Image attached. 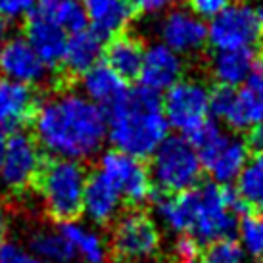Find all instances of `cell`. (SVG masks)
<instances>
[{"instance_id":"obj_1","label":"cell","mask_w":263,"mask_h":263,"mask_svg":"<svg viewBox=\"0 0 263 263\" xmlns=\"http://www.w3.org/2000/svg\"><path fill=\"white\" fill-rule=\"evenodd\" d=\"M33 125L39 144L64 158H88L106 139L104 110L71 90L41 104Z\"/></svg>"},{"instance_id":"obj_2","label":"cell","mask_w":263,"mask_h":263,"mask_svg":"<svg viewBox=\"0 0 263 263\" xmlns=\"http://www.w3.org/2000/svg\"><path fill=\"white\" fill-rule=\"evenodd\" d=\"M104 116L117 152L137 160L152 156L167 139L169 123L163 116L160 92L150 88L127 90L117 102L104 108Z\"/></svg>"},{"instance_id":"obj_3","label":"cell","mask_w":263,"mask_h":263,"mask_svg":"<svg viewBox=\"0 0 263 263\" xmlns=\"http://www.w3.org/2000/svg\"><path fill=\"white\" fill-rule=\"evenodd\" d=\"M85 183L87 169L83 163L46 156L35 177L33 190L43 196L46 215L60 225H66L79 219L85 210Z\"/></svg>"},{"instance_id":"obj_4","label":"cell","mask_w":263,"mask_h":263,"mask_svg":"<svg viewBox=\"0 0 263 263\" xmlns=\"http://www.w3.org/2000/svg\"><path fill=\"white\" fill-rule=\"evenodd\" d=\"M186 140L196 150L202 169H205L213 181L223 186L238 179L250 158L248 144L240 139L225 135L212 119H205L194 131H190Z\"/></svg>"},{"instance_id":"obj_5","label":"cell","mask_w":263,"mask_h":263,"mask_svg":"<svg viewBox=\"0 0 263 263\" xmlns=\"http://www.w3.org/2000/svg\"><path fill=\"white\" fill-rule=\"evenodd\" d=\"M196 192L198 210L190 236L200 246H208L223 238H233L238 225L236 213H246V208L236 190L217 183H204L198 184Z\"/></svg>"},{"instance_id":"obj_6","label":"cell","mask_w":263,"mask_h":263,"mask_svg":"<svg viewBox=\"0 0 263 263\" xmlns=\"http://www.w3.org/2000/svg\"><path fill=\"white\" fill-rule=\"evenodd\" d=\"M202 163L196 150L183 137H167L154 152V183L165 194H183L194 190L202 179Z\"/></svg>"},{"instance_id":"obj_7","label":"cell","mask_w":263,"mask_h":263,"mask_svg":"<svg viewBox=\"0 0 263 263\" xmlns=\"http://www.w3.org/2000/svg\"><path fill=\"white\" fill-rule=\"evenodd\" d=\"M208 39L217 50L250 48L263 41V8L236 4L215 15L208 27Z\"/></svg>"},{"instance_id":"obj_8","label":"cell","mask_w":263,"mask_h":263,"mask_svg":"<svg viewBox=\"0 0 263 263\" xmlns=\"http://www.w3.org/2000/svg\"><path fill=\"white\" fill-rule=\"evenodd\" d=\"M160 248V233L154 219L142 210H129L117 221L110 238V254L119 263L152 257Z\"/></svg>"},{"instance_id":"obj_9","label":"cell","mask_w":263,"mask_h":263,"mask_svg":"<svg viewBox=\"0 0 263 263\" xmlns=\"http://www.w3.org/2000/svg\"><path fill=\"white\" fill-rule=\"evenodd\" d=\"M46 158L35 135L25 131H14L8 139L6 156L2 163V181L12 194H25L33 189L41 163Z\"/></svg>"},{"instance_id":"obj_10","label":"cell","mask_w":263,"mask_h":263,"mask_svg":"<svg viewBox=\"0 0 263 263\" xmlns=\"http://www.w3.org/2000/svg\"><path fill=\"white\" fill-rule=\"evenodd\" d=\"M161 106L167 123L186 135L208 119L210 90L202 81L181 79L167 90Z\"/></svg>"},{"instance_id":"obj_11","label":"cell","mask_w":263,"mask_h":263,"mask_svg":"<svg viewBox=\"0 0 263 263\" xmlns=\"http://www.w3.org/2000/svg\"><path fill=\"white\" fill-rule=\"evenodd\" d=\"M100 169L117 186L123 204L129 210H140L152 194V177L148 167L137 158L123 152H106L100 161Z\"/></svg>"},{"instance_id":"obj_12","label":"cell","mask_w":263,"mask_h":263,"mask_svg":"<svg viewBox=\"0 0 263 263\" xmlns=\"http://www.w3.org/2000/svg\"><path fill=\"white\" fill-rule=\"evenodd\" d=\"M41 100L29 85L15 81H0V129H15L33 125Z\"/></svg>"},{"instance_id":"obj_13","label":"cell","mask_w":263,"mask_h":263,"mask_svg":"<svg viewBox=\"0 0 263 263\" xmlns=\"http://www.w3.org/2000/svg\"><path fill=\"white\" fill-rule=\"evenodd\" d=\"M25 37L29 41L31 48L37 52V56L43 60L44 66H50L58 69L62 66V60L66 54L67 33L56 23L44 20L35 12H29L23 23Z\"/></svg>"},{"instance_id":"obj_14","label":"cell","mask_w":263,"mask_h":263,"mask_svg":"<svg viewBox=\"0 0 263 263\" xmlns=\"http://www.w3.org/2000/svg\"><path fill=\"white\" fill-rule=\"evenodd\" d=\"M144 46L142 41L129 35L127 31L111 37L104 44V64L125 83L137 81L142 71L144 62Z\"/></svg>"},{"instance_id":"obj_15","label":"cell","mask_w":263,"mask_h":263,"mask_svg":"<svg viewBox=\"0 0 263 263\" xmlns=\"http://www.w3.org/2000/svg\"><path fill=\"white\" fill-rule=\"evenodd\" d=\"M181 75H183V62L179 54H175L165 44H154L144 54L139 79L144 88L160 92L177 85L181 81Z\"/></svg>"},{"instance_id":"obj_16","label":"cell","mask_w":263,"mask_h":263,"mask_svg":"<svg viewBox=\"0 0 263 263\" xmlns=\"http://www.w3.org/2000/svg\"><path fill=\"white\" fill-rule=\"evenodd\" d=\"M161 37L175 54H194L204 48L208 27L186 12H171L161 25Z\"/></svg>"},{"instance_id":"obj_17","label":"cell","mask_w":263,"mask_h":263,"mask_svg":"<svg viewBox=\"0 0 263 263\" xmlns=\"http://www.w3.org/2000/svg\"><path fill=\"white\" fill-rule=\"evenodd\" d=\"M0 71L15 83H39L44 77V64L23 39H12L0 50Z\"/></svg>"},{"instance_id":"obj_18","label":"cell","mask_w":263,"mask_h":263,"mask_svg":"<svg viewBox=\"0 0 263 263\" xmlns=\"http://www.w3.org/2000/svg\"><path fill=\"white\" fill-rule=\"evenodd\" d=\"M121 202V194L110 177L100 167H96L87 177L83 204L88 217L98 225H108L116 217L117 205Z\"/></svg>"},{"instance_id":"obj_19","label":"cell","mask_w":263,"mask_h":263,"mask_svg":"<svg viewBox=\"0 0 263 263\" xmlns=\"http://www.w3.org/2000/svg\"><path fill=\"white\" fill-rule=\"evenodd\" d=\"M83 8L92 20V31L106 43L127 31V25L137 15L131 0H83Z\"/></svg>"},{"instance_id":"obj_20","label":"cell","mask_w":263,"mask_h":263,"mask_svg":"<svg viewBox=\"0 0 263 263\" xmlns=\"http://www.w3.org/2000/svg\"><path fill=\"white\" fill-rule=\"evenodd\" d=\"M256 54L252 48L217 50L210 58V73L219 87L234 88L248 79L256 66Z\"/></svg>"},{"instance_id":"obj_21","label":"cell","mask_w":263,"mask_h":263,"mask_svg":"<svg viewBox=\"0 0 263 263\" xmlns=\"http://www.w3.org/2000/svg\"><path fill=\"white\" fill-rule=\"evenodd\" d=\"M31 12L56 23L71 35L87 29V12L81 0H37Z\"/></svg>"},{"instance_id":"obj_22","label":"cell","mask_w":263,"mask_h":263,"mask_svg":"<svg viewBox=\"0 0 263 263\" xmlns=\"http://www.w3.org/2000/svg\"><path fill=\"white\" fill-rule=\"evenodd\" d=\"M83 87L87 90V95L92 100L102 104L104 108L117 102L127 92L125 81L119 79L106 64H96L95 67H90L83 75Z\"/></svg>"},{"instance_id":"obj_23","label":"cell","mask_w":263,"mask_h":263,"mask_svg":"<svg viewBox=\"0 0 263 263\" xmlns=\"http://www.w3.org/2000/svg\"><path fill=\"white\" fill-rule=\"evenodd\" d=\"M263 119V98L250 88L234 90L233 102L229 106L223 121L234 131H248Z\"/></svg>"},{"instance_id":"obj_24","label":"cell","mask_w":263,"mask_h":263,"mask_svg":"<svg viewBox=\"0 0 263 263\" xmlns=\"http://www.w3.org/2000/svg\"><path fill=\"white\" fill-rule=\"evenodd\" d=\"M234 190L246 208V213H263V154H254L246 161Z\"/></svg>"},{"instance_id":"obj_25","label":"cell","mask_w":263,"mask_h":263,"mask_svg":"<svg viewBox=\"0 0 263 263\" xmlns=\"http://www.w3.org/2000/svg\"><path fill=\"white\" fill-rule=\"evenodd\" d=\"M29 246L48 263H69L75 257V248L62 233H37L31 238Z\"/></svg>"},{"instance_id":"obj_26","label":"cell","mask_w":263,"mask_h":263,"mask_svg":"<svg viewBox=\"0 0 263 263\" xmlns=\"http://www.w3.org/2000/svg\"><path fill=\"white\" fill-rule=\"evenodd\" d=\"M62 234L71 242L75 252H79L87 263H104L106 259V248L102 240L92 233H87L83 227L66 223L62 225Z\"/></svg>"},{"instance_id":"obj_27","label":"cell","mask_w":263,"mask_h":263,"mask_svg":"<svg viewBox=\"0 0 263 263\" xmlns=\"http://www.w3.org/2000/svg\"><path fill=\"white\" fill-rule=\"evenodd\" d=\"M238 231L242 236V244L250 252V256L263 263V213H244Z\"/></svg>"},{"instance_id":"obj_28","label":"cell","mask_w":263,"mask_h":263,"mask_svg":"<svg viewBox=\"0 0 263 263\" xmlns=\"http://www.w3.org/2000/svg\"><path fill=\"white\" fill-rule=\"evenodd\" d=\"M242 246L234 238H223V240L208 244L202 250L200 263H242Z\"/></svg>"},{"instance_id":"obj_29","label":"cell","mask_w":263,"mask_h":263,"mask_svg":"<svg viewBox=\"0 0 263 263\" xmlns=\"http://www.w3.org/2000/svg\"><path fill=\"white\" fill-rule=\"evenodd\" d=\"M202 256V246L190 234H181L169 254V263H198Z\"/></svg>"},{"instance_id":"obj_30","label":"cell","mask_w":263,"mask_h":263,"mask_svg":"<svg viewBox=\"0 0 263 263\" xmlns=\"http://www.w3.org/2000/svg\"><path fill=\"white\" fill-rule=\"evenodd\" d=\"M189 8L198 17H215L236 0H186Z\"/></svg>"},{"instance_id":"obj_31","label":"cell","mask_w":263,"mask_h":263,"mask_svg":"<svg viewBox=\"0 0 263 263\" xmlns=\"http://www.w3.org/2000/svg\"><path fill=\"white\" fill-rule=\"evenodd\" d=\"M0 263H41L37 257H33L31 254L23 252L20 246L15 244H0Z\"/></svg>"},{"instance_id":"obj_32","label":"cell","mask_w":263,"mask_h":263,"mask_svg":"<svg viewBox=\"0 0 263 263\" xmlns=\"http://www.w3.org/2000/svg\"><path fill=\"white\" fill-rule=\"evenodd\" d=\"M37 0H0V15L6 17H15L20 14H29L35 8Z\"/></svg>"},{"instance_id":"obj_33","label":"cell","mask_w":263,"mask_h":263,"mask_svg":"<svg viewBox=\"0 0 263 263\" xmlns=\"http://www.w3.org/2000/svg\"><path fill=\"white\" fill-rule=\"evenodd\" d=\"M177 0H131L133 8L137 10V14H150V12H160L163 8L175 4Z\"/></svg>"},{"instance_id":"obj_34","label":"cell","mask_w":263,"mask_h":263,"mask_svg":"<svg viewBox=\"0 0 263 263\" xmlns=\"http://www.w3.org/2000/svg\"><path fill=\"white\" fill-rule=\"evenodd\" d=\"M246 144H248V148L254 154H263V119L256 125V127L250 129Z\"/></svg>"},{"instance_id":"obj_35","label":"cell","mask_w":263,"mask_h":263,"mask_svg":"<svg viewBox=\"0 0 263 263\" xmlns=\"http://www.w3.org/2000/svg\"><path fill=\"white\" fill-rule=\"evenodd\" d=\"M246 81H248L246 88H250L252 92H256L257 96H261L263 98V64L261 62L254 66L252 73H250V77Z\"/></svg>"},{"instance_id":"obj_36","label":"cell","mask_w":263,"mask_h":263,"mask_svg":"<svg viewBox=\"0 0 263 263\" xmlns=\"http://www.w3.org/2000/svg\"><path fill=\"white\" fill-rule=\"evenodd\" d=\"M6 229H8V219H6V208L2 204V200H0V244L4 240V234H6Z\"/></svg>"},{"instance_id":"obj_37","label":"cell","mask_w":263,"mask_h":263,"mask_svg":"<svg viewBox=\"0 0 263 263\" xmlns=\"http://www.w3.org/2000/svg\"><path fill=\"white\" fill-rule=\"evenodd\" d=\"M6 146H8L6 131H4V129H0V167H2V163H4V156H6Z\"/></svg>"},{"instance_id":"obj_38","label":"cell","mask_w":263,"mask_h":263,"mask_svg":"<svg viewBox=\"0 0 263 263\" xmlns=\"http://www.w3.org/2000/svg\"><path fill=\"white\" fill-rule=\"evenodd\" d=\"M6 33H8V23H6V20L0 15V44L6 39Z\"/></svg>"},{"instance_id":"obj_39","label":"cell","mask_w":263,"mask_h":263,"mask_svg":"<svg viewBox=\"0 0 263 263\" xmlns=\"http://www.w3.org/2000/svg\"><path fill=\"white\" fill-rule=\"evenodd\" d=\"M259 56H261V64H263V41L259 43Z\"/></svg>"}]
</instances>
